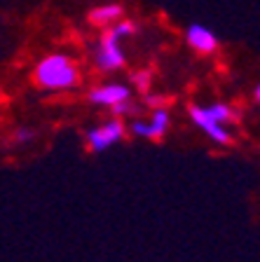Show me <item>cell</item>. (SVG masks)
Masks as SVG:
<instances>
[{
  "label": "cell",
  "mask_w": 260,
  "mask_h": 262,
  "mask_svg": "<svg viewBox=\"0 0 260 262\" xmlns=\"http://www.w3.org/2000/svg\"><path fill=\"white\" fill-rule=\"evenodd\" d=\"M33 80L40 89L47 92H68V89L77 87L80 82V71H77L75 61L68 54H49L35 66L33 71Z\"/></svg>",
  "instance_id": "1"
},
{
  "label": "cell",
  "mask_w": 260,
  "mask_h": 262,
  "mask_svg": "<svg viewBox=\"0 0 260 262\" xmlns=\"http://www.w3.org/2000/svg\"><path fill=\"white\" fill-rule=\"evenodd\" d=\"M94 63H96V68H101V71H106V73L119 71V68L125 66L122 40H119L110 28L103 33V38L94 45Z\"/></svg>",
  "instance_id": "2"
},
{
  "label": "cell",
  "mask_w": 260,
  "mask_h": 262,
  "mask_svg": "<svg viewBox=\"0 0 260 262\" xmlns=\"http://www.w3.org/2000/svg\"><path fill=\"white\" fill-rule=\"evenodd\" d=\"M122 136H125L122 120H108L87 131V145H89L92 152H103V150H108L115 143L122 141Z\"/></svg>",
  "instance_id": "3"
},
{
  "label": "cell",
  "mask_w": 260,
  "mask_h": 262,
  "mask_svg": "<svg viewBox=\"0 0 260 262\" xmlns=\"http://www.w3.org/2000/svg\"><path fill=\"white\" fill-rule=\"evenodd\" d=\"M190 117H192V122H195L213 143H218V145H228V143L232 141V134L228 131V126L223 124V122H218L216 117L209 113L206 105H192V108H190Z\"/></svg>",
  "instance_id": "4"
},
{
  "label": "cell",
  "mask_w": 260,
  "mask_h": 262,
  "mask_svg": "<svg viewBox=\"0 0 260 262\" xmlns=\"http://www.w3.org/2000/svg\"><path fill=\"white\" fill-rule=\"evenodd\" d=\"M131 98V89L127 84H119V82H110V84H101V87H94L89 92V101L94 105H101V108H117L119 103H125Z\"/></svg>",
  "instance_id": "5"
},
{
  "label": "cell",
  "mask_w": 260,
  "mask_h": 262,
  "mask_svg": "<svg viewBox=\"0 0 260 262\" xmlns=\"http://www.w3.org/2000/svg\"><path fill=\"white\" fill-rule=\"evenodd\" d=\"M185 40H188V45L195 49L197 54H211V52H216V47H218L216 33H213L211 28L202 26V24H192V26H188V31H185Z\"/></svg>",
  "instance_id": "6"
},
{
  "label": "cell",
  "mask_w": 260,
  "mask_h": 262,
  "mask_svg": "<svg viewBox=\"0 0 260 262\" xmlns=\"http://www.w3.org/2000/svg\"><path fill=\"white\" fill-rule=\"evenodd\" d=\"M122 14H125L122 5H117V3H106V5H98L89 12V21H92L94 26H113L115 21L122 19Z\"/></svg>",
  "instance_id": "7"
},
{
  "label": "cell",
  "mask_w": 260,
  "mask_h": 262,
  "mask_svg": "<svg viewBox=\"0 0 260 262\" xmlns=\"http://www.w3.org/2000/svg\"><path fill=\"white\" fill-rule=\"evenodd\" d=\"M169 124H171V120H169V113L164 108H155L150 115V120H148V126H150V136L152 138H162L164 134L169 131Z\"/></svg>",
  "instance_id": "8"
},
{
  "label": "cell",
  "mask_w": 260,
  "mask_h": 262,
  "mask_svg": "<svg viewBox=\"0 0 260 262\" xmlns=\"http://www.w3.org/2000/svg\"><path fill=\"white\" fill-rule=\"evenodd\" d=\"M206 108H209V113H211L218 122H223L225 126L234 120V110L230 108L228 103H211V105H206Z\"/></svg>",
  "instance_id": "9"
},
{
  "label": "cell",
  "mask_w": 260,
  "mask_h": 262,
  "mask_svg": "<svg viewBox=\"0 0 260 262\" xmlns=\"http://www.w3.org/2000/svg\"><path fill=\"white\" fill-rule=\"evenodd\" d=\"M129 131L134 134V136H138V138H152L150 136V126H148L146 120H134L129 124Z\"/></svg>",
  "instance_id": "10"
},
{
  "label": "cell",
  "mask_w": 260,
  "mask_h": 262,
  "mask_svg": "<svg viewBox=\"0 0 260 262\" xmlns=\"http://www.w3.org/2000/svg\"><path fill=\"white\" fill-rule=\"evenodd\" d=\"M134 80H136V84H138L143 92H148V84H150V77H148V73H138Z\"/></svg>",
  "instance_id": "11"
},
{
  "label": "cell",
  "mask_w": 260,
  "mask_h": 262,
  "mask_svg": "<svg viewBox=\"0 0 260 262\" xmlns=\"http://www.w3.org/2000/svg\"><path fill=\"white\" fill-rule=\"evenodd\" d=\"M146 101L152 105V108H162V103H164V98H162V96H157V94H148Z\"/></svg>",
  "instance_id": "12"
},
{
  "label": "cell",
  "mask_w": 260,
  "mask_h": 262,
  "mask_svg": "<svg viewBox=\"0 0 260 262\" xmlns=\"http://www.w3.org/2000/svg\"><path fill=\"white\" fill-rule=\"evenodd\" d=\"M253 98H255V101L260 98V87H255V89H253Z\"/></svg>",
  "instance_id": "13"
}]
</instances>
